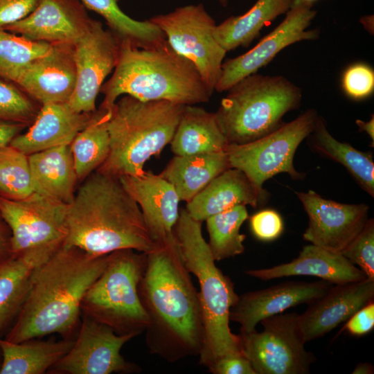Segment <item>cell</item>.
<instances>
[{"label":"cell","instance_id":"obj_1","mask_svg":"<svg viewBox=\"0 0 374 374\" xmlns=\"http://www.w3.org/2000/svg\"><path fill=\"white\" fill-rule=\"evenodd\" d=\"M138 294L149 319L145 331L149 352L170 363L199 356L202 309L175 234L146 253Z\"/></svg>","mask_w":374,"mask_h":374},{"label":"cell","instance_id":"obj_2","mask_svg":"<svg viewBox=\"0 0 374 374\" xmlns=\"http://www.w3.org/2000/svg\"><path fill=\"white\" fill-rule=\"evenodd\" d=\"M109 254L95 256L64 243L36 271L27 297L5 339L19 343L79 329L82 300L107 266Z\"/></svg>","mask_w":374,"mask_h":374},{"label":"cell","instance_id":"obj_3","mask_svg":"<svg viewBox=\"0 0 374 374\" xmlns=\"http://www.w3.org/2000/svg\"><path fill=\"white\" fill-rule=\"evenodd\" d=\"M64 244L100 256L131 249L148 253L157 246L141 211L118 178L98 170L86 177L69 204Z\"/></svg>","mask_w":374,"mask_h":374},{"label":"cell","instance_id":"obj_4","mask_svg":"<svg viewBox=\"0 0 374 374\" xmlns=\"http://www.w3.org/2000/svg\"><path fill=\"white\" fill-rule=\"evenodd\" d=\"M100 92L104 94L100 107L110 112L123 94L182 105L206 103L212 95L193 64L177 53L166 39L145 48L120 41L114 73Z\"/></svg>","mask_w":374,"mask_h":374},{"label":"cell","instance_id":"obj_5","mask_svg":"<svg viewBox=\"0 0 374 374\" xmlns=\"http://www.w3.org/2000/svg\"><path fill=\"white\" fill-rule=\"evenodd\" d=\"M202 224L183 208L173 232L186 268L199 281L204 328L199 362L208 368L222 357L242 352L239 335L233 333L229 327L230 310L238 295L231 278L215 265Z\"/></svg>","mask_w":374,"mask_h":374},{"label":"cell","instance_id":"obj_6","mask_svg":"<svg viewBox=\"0 0 374 374\" xmlns=\"http://www.w3.org/2000/svg\"><path fill=\"white\" fill-rule=\"evenodd\" d=\"M184 106L121 97L108 122V157L96 170L116 178L143 174L145 162L170 144Z\"/></svg>","mask_w":374,"mask_h":374},{"label":"cell","instance_id":"obj_7","mask_svg":"<svg viewBox=\"0 0 374 374\" xmlns=\"http://www.w3.org/2000/svg\"><path fill=\"white\" fill-rule=\"evenodd\" d=\"M226 91L215 115L228 144L247 143L276 130L302 98L301 89L286 78L257 73Z\"/></svg>","mask_w":374,"mask_h":374},{"label":"cell","instance_id":"obj_8","mask_svg":"<svg viewBox=\"0 0 374 374\" xmlns=\"http://www.w3.org/2000/svg\"><path fill=\"white\" fill-rule=\"evenodd\" d=\"M146 253L131 249L109 253L106 267L86 292L81 312L110 327L118 335L136 337L145 332L149 319L138 294Z\"/></svg>","mask_w":374,"mask_h":374},{"label":"cell","instance_id":"obj_9","mask_svg":"<svg viewBox=\"0 0 374 374\" xmlns=\"http://www.w3.org/2000/svg\"><path fill=\"white\" fill-rule=\"evenodd\" d=\"M318 116L315 109H309L262 138L244 144H227L224 151L231 168L242 170L260 191H265V181L278 173H287L294 179L303 178L294 166V157L313 131Z\"/></svg>","mask_w":374,"mask_h":374},{"label":"cell","instance_id":"obj_10","mask_svg":"<svg viewBox=\"0 0 374 374\" xmlns=\"http://www.w3.org/2000/svg\"><path fill=\"white\" fill-rule=\"evenodd\" d=\"M260 332H240L242 354L256 374H308L316 357L305 348L296 312L280 313L260 321Z\"/></svg>","mask_w":374,"mask_h":374},{"label":"cell","instance_id":"obj_11","mask_svg":"<svg viewBox=\"0 0 374 374\" xmlns=\"http://www.w3.org/2000/svg\"><path fill=\"white\" fill-rule=\"evenodd\" d=\"M164 33L172 48L190 60L213 94L227 53L217 42L216 24L202 3L187 5L149 19Z\"/></svg>","mask_w":374,"mask_h":374},{"label":"cell","instance_id":"obj_12","mask_svg":"<svg viewBox=\"0 0 374 374\" xmlns=\"http://www.w3.org/2000/svg\"><path fill=\"white\" fill-rule=\"evenodd\" d=\"M68 206L36 192L20 200L0 197V214L11 233L12 255L64 242Z\"/></svg>","mask_w":374,"mask_h":374},{"label":"cell","instance_id":"obj_13","mask_svg":"<svg viewBox=\"0 0 374 374\" xmlns=\"http://www.w3.org/2000/svg\"><path fill=\"white\" fill-rule=\"evenodd\" d=\"M284 19L249 51L223 62L215 91H228L244 78L257 73L285 48L303 40H314L319 31L308 29L317 15L312 3L294 0Z\"/></svg>","mask_w":374,"mask_h":374},{"label":"cell","instance_id":"obj_14","mask_svg":"<svg viewBox=\"0 0 374 374\" xmlns=\"http://www.w3.org/2000/svg\"><path fill=\"white\" fill-rule=\"evenodd\" d=\"M134 337L118 335L110 327L83 315L71 348L48 371L57 374L139 373L141 368L121 354L122 347Z\"/></svg>","mask_w":374,"mask_h":374},{"label":"cell","instance_id":"obj_15","mask_svg":"<svg viewBox=\"0 0 374 374\" xmlns=\"http://www.w3.org/2000/svg\"><path fill=\"white\" fill-rule=\"evenodd\" d=\"M120 40L101 22L93 19L87 33L74 45L76 84L67 102L77 112L96 110V100L105 78L114 69Z\"/></svg>","mask_w":374,"mask_h":374},{"label":"cell","instance_id":"obj_16","mask_svg":"<svg viewBox=\"0 0 374 374\" xmlns=\"http://www.w3.org/2000/svg\"><path fill=\"white\" fill-rule=\"evenodd\" d=\"M308 216L303 239L326 250L341 253L368 220L366 204H342L316 192L296 193Z\"/></svg>","mask_w":374,"mask_h":374},{"label":"cell","instance_id":"obj_17","mask_svg":"<svg viewBox=\"0 0 374 374\" xmlns=\"http://www.w3.org/2000/svg\"><path fill=\"white\" fill-rule=\"evenodd\" d=\"M93 21L80 0H41L26 17L3 28L34 42L75 45Z\"/></svg>","mask_w":374,"mask_h":374},{"label":"cell","instance_id":"obj_18","mask_svg":"<svg viewBox=\"0 0 374 374\" xmlns=\"http://www.w3.org/2000/svg\"><path fill=\"white\" fill-rule=\"evenodd\" d=\"M333 285L321 280L288 281L241 295L230 310L229 319L249 332L265 318L283 313L296 305L310 304L323 296Z\"/></svg>","mask_w":374,"mask_h":374},{"label":"cell","instance_id":"obj_19","mask_svg":"<svg viewBox=\"0 0 374 374\" xmlns=\"http://www.w3.org/2000/svg\"><path fill=\"white\" fill-rule=\"evenodd\" d=\"M74 45L51 44L44 55L34 60L16 81L41 105L67 103L76 84Z\"/></svg>","mask_w":374,"mask_h":374},{"label":"cell","instance_id":"obj_20","mask_svg":"<svg viewBox=\"0 0 374 374\" xmlns=\"http://www.w3.org/2000/svg\"><path fill=\"white\" fill-rule=\"evenodd\" d=\"M373 299L374 280L368 278L333 285L323 296L308 304L303 314H299V323L305 342L323 337Z\"/></svg>","mask_w":374,"mask_h":374},{"label":"cell","instance_id":"obj_21","mask_svg":"<svg viewBox=\"0 0 374 374\" xmlns=\"http://www.w3.org/2000/svg\"><path fill=\"white\" fill-rule=\"evenodd\" d=\"M118 179L140 207L154 242L161 244L172 236L179 215L180 202L173 186L160 174L148 172L141 175H126Z\"/></svg>","mask_w":374,"mask_h":374},{"label":"cell","instance_id":"obj_22","mask_svg":"<svg viewBox=\"0 0 374 374\" xmlns=\"http://www.w3.org/2000/svg\"><path fill=\"white\" fill-rule=\"evenodd\" d=\"M93 112H77L67 103L42 105L25 133L9 145L29 155L48 148L70 145L91 121Z\"/></svg>","mask_w":374,"mask_h":374},{"label":"cell","instance_id":"obj_23","mask_svg":"<svg viewBox=\"0 0 374 374\" xmlns=\"http://www.w3.org/2000/svg\"><path fill=\"white\" fill-rule=\"evenodd\" d=\"M244 273L264 280L295 276L320 278L332 285L362 280L364 272L341 253L326 250L312 244L305 245L299 256L287 263L269 268L249 269Z\"/></svg>","mask_w":374,"mask_h":374},{"label":"cell","instance_id":"obj_24","mask_svg":"<svg viewBox=\"0 0 374 374\" xmlns=\"http://www.w3.org/2000/svg\"><path fill=\"white\" fill-rule=\"evenodd\" d=\"M62 244L31 249L0 261V332L18 315L37 269Z\"/></svg>","mask_w":374,"mask_h":374},{"label":"cell","instance_id":"obj_25","mask_svg":"<svg viewBox=\"0 0 374 374\" xmlns=\"http://www.w3.org/2000/svg\"><path fill=\"white\" fill-rule=\"evenodd\" d=\"M265 195V191L258 190L242 170L229 168L187 202L185 209L191 217L203 222L237 205L256 208Z\"/></svg>","mask_w":374,"mask_h":374},{"label":"cell","instance_id":"obj_26","mask_svg":"<svg viewBox=\"0 0 374 374\" xmlns=\"http://www.w3.org/2000/svg\"><path fill=\"white\" fill-rule=\"evenodd\" d=\"M34 192L70 204L78 179L70 145L28 155Z\"/></svg>","mask_w":374,"mask_h":374},{"label":"cell","instance_id":"obj_27","mask_svg":"<svg viewBox=\"0 0 374 374\" xmlns=\"http://www.w3.org/2000/svg\"><path fill=\"white\" fill-rule=\"evenodd\" d=\"M170 144L175 155L186 156L222 152L228 143L215 113L185 105Z\"/></svg>","mask_w":374,"mask_h":374},{"label":"cell","instance_id":"obj_28","mask_svg":"<svg viewBox=\"0 0 374 374\" xmlns=\"http://www.w3.org/2000/svg\"><path fill=\"white\" fill-rule=\"evenodd\" d=\"M231 168L224 150L186 156L175 155L160 175L175 189L179 200L190 201L215 177Z\"/></svg>","mask_w":374,"mask_h":374},{"label":"cell","instance_id":"obj_29","mask_svg":"<svg viewBox=\"0 0 374 374\" xmlns=\"http://www.w3.org/2000/svg\"><path fill=\"white\" fill-rule=\"evenodd\" d=\"M74 339L33 338L13 343L0 338V374L45 373L70 350Z\"/></svg>","mask_w":374,"mask_h":374},{"label":"cell","instance_id":"obj_30","mask_svg":"<svg viewBox=\"0 0 374 374\" xmlns=\"http://www.w3.org/2000/svg\"><path fill=\"white\" fill-rule=\"evenodd\" d=\"M294 0H257L245 13L231 16L216 25L213 35L226 51L247 47L260 30L277 17L286 13Z\"/></svg>","mask_w":374,"mask_h":374},{"label":"cell","instance_id":"obj_31","mask_svg":"<svg viewBox=\"0 0 374 374\" xmlns=\"http://www.w3.org/2000/svg\"><path fill=\"white\" fill-rule=\"evenodd\" d=\"M310 138V148L318 154L341 164L371 197H374V163L372 156L335 139L326 122L318 116Z\"/></svg>","mask_w":374,"mask_h":374},{"label":"cell","instance_id":"obj_32","mask_svg":"<svg viewBox=\"0 0 374 374\" xmlns=\"http://www.w3.org/2000/svg\"><path fill=\"white\" fill-rule=\"evenodd\" d=\"M112 112L99 107L70 148L78 179L83 181L106 160L109 152L108 122Z\"/></svg>","mask_w":374,"mask_h":374},{"label":"cell","instance_id":"obj_33","mask_svg":"<svg viewBox=\"0 0 374 374\" xmlns=\"http://www.w3.org/2000/svg\"><path fill=\"white\" fill-rule=\"evenodd\" d=\"M80 1L85 8L103 17L109 30L121 42L145 48L166 39L162 30L149 19L139 21L127 16L119 7V0Z\"/></svg>","mask_w":374,"mask_h":374},{"label":"cell","instance_id":"obj_34","mask_svg":"<svg viewBox=\"0 0 374 374\" xmlns=\"http://www.w3.org/2000/svg\"><path fill=\"white\" fill-rule=\"evenodd\" d=\"M248 217L246 206L237 205L205 220L209 236L208 244L215 261L244 252L246 236L240 230Z\"/></svg>","mask_w":374,"mask_h":374},{"label":"cell","instance_id":"obj_35","mask_svg":"<svg viewBox=\"0 0 374 374\" xmlns=\"http://www.w3.org/2000/svg\"><path fill=\"white\" fill-rule=\"evenodd\" d=\"M51 46L29 40L0 26V77L16 82L26 66L46 53Z\"/></svg>","mask_w":374,"mask_h":374},{"label":"cell","instance_id":"obj_36","mask_svg":"<svg viewBox=\"0 0 374 374\" xmlns=\"http://www.w3.org/2000/svg\"><path fill=\"white\" fill-rule=\"evenodd\" d=\"M33 193L28 155L10 145L0 147V197L20 200Z\"/></svg>","mask_w":374,"mask_h":374},{"label":"cell","instance_id":"obj_37","mask_svg":"<svg viewBox=\"0 0 374 374\" xmlns=\"http://www.w3.org/2000/svg\"><path fill=\"white\" fill-rule=\"evenodd\" d=\"M41 107L15 82L0 77V121L30 126Z\"/></svg>","mask_w":374,"mask_h":374},{"label":"cell","instance_id":"obj_38","mask_svg":"<svg viewBox=\"0 0 374 374\" xmlns=\"http://www.w3.org/2000/svg\"><path fill=\"white\" fill-rule=\"evenodd\" d=\"M374 280V220L368 219L361 231L341 253Z\"/></svg>","mask_w":374,"mask_h":374},{"label":"cell","instance_id":"obj_39","mask_svg":"<svg viewBox=\"0 0 374 374\" xmlns=\"http://www.w3.org/2000/svg\"><path fill=\"white\" fill-rule=\"evenodd\" d=\"M341 86L344 93L351 99L361 100L367 98L374 91V71L362 62L353 63L344 71Z\"/></svg>","mask_w":374,"mask_h":374},{"label":"cell","instance_id":"obj_40","mask_svg":"<svg viewBox=\"0 0 374 374\" xmlns=\"http://www.w3.org/2000/svg\"><path fill=\"white\" fill-rule=\"evenodd\" d=\"M250 227L253 235L260 240L271 241L278 238L284 229L283 220L275 210H261L250 217Z\"/></svg>","mask_w":374,"mask_h":374},{"label":"cell","instance_id":"obj_41","mask_svg":"<svg viewBox=\"0 0 374 374\" xmlns=\"http://www.w3.org/2000/svg\"><path fill=\"white\" fill-rule=\"evenodd\" d=\"M41 0H0V26L16 23L29 15Z\"/></svg>","mask_w":374,"mask_h":374},{"label":"cell","instance_id":"obj_42","mask_svg":"<svg viewBox=\"0 0 374 374\" xmlns=\"http://www.w3.org/2000/svg\"><path fill=\"white\" fill-rule=\"evenodd\" d=\"M208 369L213 374H256L249 359L242 354L222 357Z\"/></svg>","mask_w":374,"mask_h":374},{"label":"cell","instance_id":"obj_43","mask_svg":"<svg viewBox=\"0 0 374 374\" xmlns=\"http://www.w3.org/2000/svg\"><path fill=\"white\" fill-rule=\"evenodd\" d=\"M346 321L343 330L352 335L362 336L370 332L374 328L373 301L359 309Z\"/></svg>","mask_w":374,"mask_h":374},{"label":"cell","instance_id":"obj_44","mask_svg":"<svg viewBox=\"0 0 374 374\" xmlns=\"http://www.w3.org/2000/svg\"><path fill=\"white\" fill-rule=\"evenodd\" d=\"M26 127L21 123L0 121V147L9 145Z\"/></svg>","mask_w":374,"mask_h":374},{"label":"cell","instance_id":"obj_45","mask_svg":"<svg viewBox=\"0 0 374 374\" xmlns=\"http://www.w3.org/2000/svg\"><path fill=\"white\" fill-rule=\"evenodd\" d=\"M11 255L10 230L0 214V261Z\"/></svg>","mask_w":374,"mask_h":374},{"label":"cell","instance_id":"obj_46","mask_svg":"<svg viewBox=\"0 0 374 374\" xmlns=\"http://www.w3.org/2000/svg\"><path fill=\"white\" fill-rule=\"evenodd\" d=\"M359 132H366L372 140V147L374 143V116L372 114L371 118L368 121L356 120L355 121Z\"/></svg>","mask_w":374,"mask_h":374},{"label":"cell","instance_id":"obj_47","mask_svg":"<svg viewBox=\"0 0 374 374\" xmlns=\"http://www.w3.org/2000/svg\"><path fill=\"white\" fill-rule=\"evenodd\" d=\"M373 366L368 362L359 363L352 372L353 374H373Z\"/></svg>","mask_w":374,"mask_h":374},{"label":"cell","instance_id":"obj_48","mask_svg":"<svg viewBox=\"0 0 374 374\" xmlns=\"http://www.w3.org/2000/svg\"><path fill=\"white\" fill-rule=\"evenodd\" d=\"M360 23L363 25L364 28L367 30L370 34H373L374 26H373V15H368L362 17L360 19Z\"/></svg>","mask_w":374,"mask_h":374},{"label":"cell","instance_id":"obj_49","mask_svg":"<svg viewBox=\"0 0 374 374\" xmlns=\"http://www.w3.org/2000/svg\"><path fill=\"white\" fill-rule=\"evenodd\" d=\"M218 1L223 7H226L229 3V0H218Z\"/></svg>","mask_w":374,"mask_h":374},{"label":"cell","instance_id":"obj_50","mask_svg":"<svg viewBox=\"0 0 374 374\" xmlns=\"http://www.w3.org/2000/svg\"><path fill=\"white\" fill-rule=\"evenodd\" d=\"M304 1L310 2V3H312L313 1H314L316 0H304Z\"/></svg>","mask_w":374,"mask_h":374},{"label":"cell","instance_id":"obj_51","mask_svg":"<svg viewBox=\"0 0 374 374\" xmlns=\"http://www.w3.org/2000/svg\"><path fill=\"white\" fill-rule=\"evenodd\" d=\"M1 353L0 350V367H1Z\"/></svg>","mask_w":374,"mask_h":374}]
</instances>
